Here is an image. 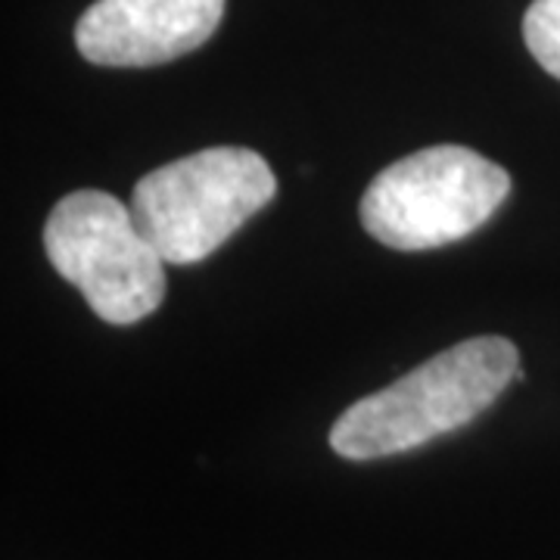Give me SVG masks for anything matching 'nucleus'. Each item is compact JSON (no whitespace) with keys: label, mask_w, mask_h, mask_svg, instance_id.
<instances>
[{"label":"nucleus","mask_w":560,"mask_h":560,"mask_svg":"<svg viewBox=\"0 0 560 560\" xmlns=\"http://www.w3.org/2000/svg\"><path fill=\"white\" fill-rule=\"evenodd\" d=\"M523 38L548 75L560 81V0H533L523 16Z\"/></svg>","instance_id":"obj_6"},{"label":"nucleus","mask_w":560,"mask_h":560,"mask_svg":"<svg viewBox=\"0 0 560 560\" xmlns=\"http://www.w3.org/2000/svg\"><path fill=\"white\" fill-rule=\"evenodd\" d=\"M521 374L508 337H474L342 411L330 448L346 460L389 458L477 420Z\"/></svg>","instance_id":"obj_1"},{"label":"nucleus","mask_w":560,"mask_h":560,"mask_svg":"<svg viewBox=\"0 0 560 560\" xmlns=\"http://www.w3.org/2000/svg\"><path fill=\"white\" fill-rule=\"evenodd\" d=\"M221 16L224 0H97L81 13L75 44L94 66L143 69L202 47Z\"/></svg>","instance_id":"obj_5"},{"label":"nucleus","mask_w":560,"mask_h":560,"mask_svg":"<svg viewBox=\"0 0 560 560\" xmlns=\"http://www.w3.org/2000/svg\"><path fill=\"white\" fill-rule=\"evenodd\" d=\"M44 253L106 324H138L165 300V259L113 194L62 197L44 224Z\"/></svg>","instance_id":"obj_4"},{"label":"nucleus","mask_w":560,"mask_h":560,"mask_svg":"<svg viewBox=\"0 0 560 560\" xmlns=\"http://www.w3.org/2000/svg\"><path fill=\"white\" fill-rule=\"evenodd\" d=\"M278 194L271 165L246 147H212L143 175L131 215L165 265H194L231 241Z\"/></svg>","instance_id":"obj_2"},{"label":"nucleus","mask_w":560,"mask_h":560,"mask_svg":"<svg viewBox=\"0 0 560 560\" xmlns=\"http://www.w3.org/2000/svg\"><path fill=\"white\" fill-rule=\"evenodd\" d=\"M511 175L480 153L440 143L383 168L359 206L364 231L389 249L423 253L464 241L499 212Z\"/></svg>","instance_id":"obj_3"}]
</instances>
